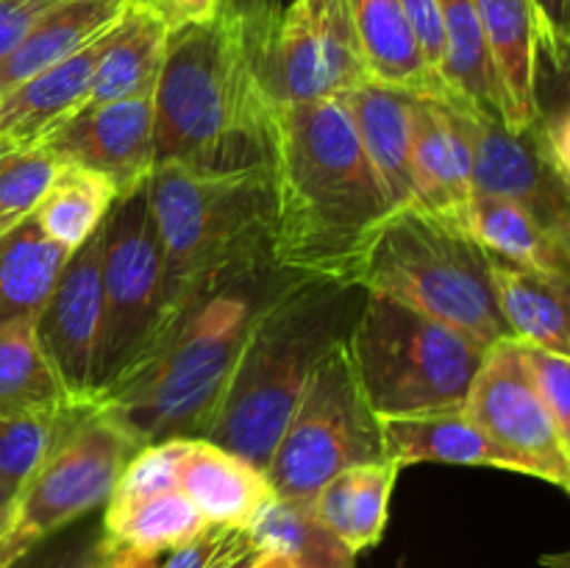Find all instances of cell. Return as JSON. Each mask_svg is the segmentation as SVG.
<instances>
[{
    "label": "cell",
    "mask_w": 570,
    "mask_h": 568,
    "mask_svg": "<svg viewBox=\"0 0 570 568\" xmlns=\"http://www.w3.org/2000/svg\"><path fill=\"white\" fill-rule=\"evenodd\" d=\"M415 204L465 226L473 198V139L468 106L454 98L410 100Z\"/></svg>",
    "instance_id": "16"
},
{
    "label": "cell",
    "mask_w": 570,
    "mask_h": 568,
    "mask_svg": "<svg viewBox=\"0 0 570 568\" xmlns=\"http://www.w3.org/2000/svg\"><path fill=\"white\" fill-rule=\"evenodd\" d=\"M9 521H11V516H6V518H0V540H3V535H6V529H9ZM3 568V566H0Z\"/></svg>",
    "instance_id": "51"
},
{
    "label": "cell",
    "mask_w": 570,
    "mask_h": 568,
    "mask_svg": "<svg viewBox=\"0 0 570 568\" xmlns=\"http://www.w3.org/2000/svg\"><path fill=\"white\" fill-rule=\"evenodd\" d=\"M245 532L256 549L282 551L298 568H354V551L328 532L304 501L273 499Z\"/></svg>",
    "instance_id": "33"
},
{
    "label": "cell",
    "mask_w": 570,
    "mask_h": 568,
    "mask_svg": "<svg viewBox=\"0 0 570 568\" xmlns=\"http://www.w3.org/2000/svg\"><path fill=\"white\" fill-rule=\"evenodd\" d=\"M250 568H298V566H295L287 555H282V551L259 549V555H256L254 566Z\"/></svg>",
    "instance_id": "48"
},
{
    "label": "cell",
    "mask_w": 570,
    "mask_h": 568,
    "mask_svg": "<svg viewBox=\"0 0 570 568\" xmlns=\"http://www.w3.org/2000/svg\"><path fill=\"white\" fill-rule=\"evenodd\" d=\"M465 228L490 256L570 278V251L512 200L473 193Z\"/></svg>",
    "instance_id": "29"
},
{
    "label": "cell",
    "mask_w": 570,
    "mask_h": 568,
    "mask_svg": "<svg viewBox=\"0 0 570 568\" xmlns=\"http://www.w3.org/2000/svg\"><path fill=\"white\" fill-rule=\"evenodd\" d=\"M354 120L356 137L371 161L373 173L382 182L390 206L415 204L412 182V95L382 87L376 81H362L337 95Z\"/></svg>",
    "instance_id": "19"
},
{
    "label": "cell",
    "mask_w": 570,
    "mask_h": 568,
    "mask_svg": "<svg viewBox=\"0 0 570 568\" xmlns=\"http://www.w3.org/2000/svg\"><path fill=\"white\" fill-rule=\"evenodd\" d=\"M276 206L273 267L354 287L367 243L393 212L340 98L267 104Z\"/></svg>",
    "instance_id": "1"
},
{
    "label": "cell",
    "mask_w": 570,
    "mask_h": 568,
    "mask_svg": "<svg viewBox=\"0 0 570 568\" xmlns=\"http://www.w3.org/2000/svg\"><path fill=\"white\" fill-rule=\"evenodd\" d=\"M540 566L546 568H570V549L568 551H554V555L540 557Z\"/></svg>",
    "instance_id": "50"
},
{
    "label": "cell",
    "mask_w": 570,
    "mask_h": 568,
    "mask_svg": "<svg viewBox=\"0 0 570 568\" xmlns=\"http://www.w3.org/2000/svg\"><path fill=\"white\" fill-rule=\"evenodd\" d=\"M267 28L223 6L215 20L170 31L154 92L156 167H271L267 100L254 56Z\"/></svg>",
    "instance_id": "2"
},
{
    "label": "cell",
    "mask_w": 570,
    "mask_h": 568,
    "mask_svg": "<svg viewBox=\"0 0 570 568\" xmlns=\"http://www.w3.org/2000/svg\"><path fill=\"white\" fill-rule=\"evenodd\" d=\"M384 460L382 418L356 379L345 337L334 340L306 376L284 438L267 466L276 499L312 505L317 490L348 468Z\"/></svg>",
    "instance_id": "8"
},
{
    "label": "cell",
    "mask_w": 570,
    "mask_h": 568,
    "mask_svg": "<svg viewBox=\"0 0 570 568\" xmlns=\"http://www.w3.org/2000/svg\"><path fill=\"white\" fill-rule=\"evenodd\" d=\"M100 239L104 323L95 395L137 365L178 317L167 295L165 251L148 184L115 200Z\"/></svg>",
    "instance_id": "9"
},
{
    "label": "cell",
    "mask_w": 570,
    "mask_h": 568,
    "mask_svg": "<svg viewBox=\"0 0 570 568\" xmlns=\"http://www.w3.org/2000/svg\"><path fill=\"white\" fill-rule=\"evenodd\" d=\"M443 11V87L449 98L501 120V89L473 0H440Z\"/></svg>",
    "instance_id": "30"
},
{
    "label": "cell",
    "mask_w": 570,
    "mask_h": 568,
    "mask_svg": "<svg viewBox=\"0 0 570 568\" xmlns=\"http://www.w3.org/2000/svg\"><path fill=\"white\" fill-rule=\"evenodd\" d=\"M106 33L70 59L37 72L0 98V143L37 145L56 126L83 109Z\"/></svg>",
    "instance_id": "21"
},
{
    "label": "cell",
    "mask_w": 570,
    "mask_h": 568,
    "mask_svg": "<svg viewBox=\"0 0 570 568\" xmlns=\"http://www.w3.org/2000/svg\"><path fill=\"white\" fill-rule=\"evenodd\" d=\"M37 337V317L0 326V415H33L70 407Z\"/></svg>",
    "instance_id": "31"
},
{
    "label": "cell",
    "mask_w": 570,
    "mask_h": 568,
    "mask_svg": "<svg viewBox=\"0 0 570 568\" xmlns=\"http://www.w3.org/2000/svg\"><path fill=\"white\" fill-rule=\"evenodd\" d=\"M382 443L384 457L399 462L401 468L415 462H443V466H482L521 473L518 462L473 423L465 407L426 412V415L382 418Z\"/></svg>",
    "instance_id": "23"
},
{
    "label": "cell",
    "mask_w": 570,
    "mask_h": 568,
    "mask_svg": "<svg viewBox=\"0 0 570 568\" xmlns=\"http://www.w3.org/2000/svg\"><path fill=\"white\" fill-rule=\"evenodd\" d=\"M401 466L393 460L362 462L328 479L312 499L317 521L337 535L354 555L382 540L390 518V496Z\"/></svg>",
    "instance_id": "26"
},
{
    "label": "cell",
    "mask_w": 570,
    "mask_h": 568,
    "mask_svg": "<svg viewBox=\"0 0 570 568\" xmlns=\"http://www.w3.org/2000/svg\"><path fill=\"white\" fill-rule=\"evenodd\" d=\"M256 555H259V549H256V543L250 540V535L245 532V529H237V532L232 535V540H228L226 549H223V555L217 557L215 568H250Z\"/></svg>",
    "instance_id": "44"
},
{
    "label": "cell",
    "mask_w": 570,
    "mask_h": 568,
    "mask_svg": "<svg viewBox=\"0 0 570 568\" xmlns=\"http://www.w3.org/2000/svg\"><path fill=\"white\" fill-rule=\"evenodd\" d=\"M495 298L510 337L570 356V278L490 256Z\"/></svg>",
    "instance_id": "24"
},
{
    "label": "cell",
    "mask_w": 570,
    "mask_h": 568,
    "mask_svg": "<svg viewBox=\"0 0 570 568\" xmlns=\"http://www.w3.org/2000/svg\"><path fill=\"white\" fill-rule=\"evenodd\" d=\"M406 20H410L412 31H415L417 42H421L423 53H426L429 65L438 72L443 70V53H445V33H443V11H440V0H401ZM443 81V78H440Z\"/></svg>",
    "instance_id": "40"
},
{
    "label": "cell",
    "mask_w": 570,
    "mask_h": 568,
    "mask_svg": "<svg viewBox=\"0 0 570 568\" xmlns=\"http://www.w3.org/2000/svg\"><path fill=\"white\" fill-rule=\"evenodd\" d=\"M117 200V187L100 173L76 165H59L33 221L53 243L76 251L98 234Z\"/></svg>",
    "instance_id": "32"
},
{
    "label": "cell",
    "mask_w": 570,
    "mask_h": 568,
    "mask_svg": "<svg viewBox=\"0 0 570 568\" xmlns=\"http://www.w3.org/2000/svg\"><path fill=\"white\" fill-rule=\"evenodd\" d=\"M128 6L131 0H59L50 6L26 39L0 61V98L109 33Z\"/></svg>",
    "instance_id": "22"
},
{
    "label": "cell",
    "mask_w": 570,
    "mask_h": 568,
    "mask_svg": "<svg viewBox=\"0 0 570 568\" xmlns=\"http://www.w3.org/2000/svg\"><path fill=\"white\" fill-rule=\"evenodd\" d=\"M523 356L570 460V356L551 354L527 343H523Z\"/></svg>",
    "instance_id": "37"
},
{
    "label": "cell",
    "mask_w": 570,
    "mask_h": 568,
    "mask_svg": "<svg viewBox=\"0 0 570 568\" xmlns=\"http://www.w3.org/2000/svg\"><path fill=\"white\" fill-rule=\"evenodd\" d=\"M70 254L33 217L0 234V326L39 315Z\"/></svg>",
    "instance_id": "28"
},
{
    "label": "cell",
    "mask_w": 570,
    "mask_h": 568,
    "mask_svg": "<svg viewBox=\"0 0 570 568\" xmlns=\"http://www.w3.org/2000/svg\"><path fill=\"white\" fill-rule=\"evenodd\" d=\"M59 0H0V61L26 39L33 22Z\"/></svg>",
    "instance_id": "42"
},
{
    "label": "cell",
    "mask_w": 570,
    "mask_h": 568,
    "mask_svg": "<svg viewBox=\"0 0 570 568\" xmlns=\"http://www.w3.org/2000/svg\"><path fill=\"white\" fill-rule=\"evenodd\" d=\"M167 26L150 11L128 6L122 20L106 33L83 106L154 98L167 50Z\"/></svg>",
    "instance_id": "25"
},
{
    "label": "cell",
    "mask_w": 570,
    "mask_h": 568,
    "mask_svg": "<svg viewBox=\"0 0 570 568\" xmlns=\"http://www.w3.org/2000/svg\"><path fill=\"white\" fill-rule=\"evenodd\" d=\"M343 284L295 276L259 298L232 379L204 440L267 471L317 356L345 334Z\"/></svg>",
    "instance_id": "4"
},
{
    "label": "cell",
    "mask_w": 570,
    "mask_h": 568,
    "mask_svg": "<svg viewBox=\"0 0 570 568\" xmlns=\"http://www.w3.org/2000/svg\"><path fill=\"white\" fill-rule=\"evenodd\" d=\"M351 362L379 418L460 410L488 345L399 298L367 293L348 334Z\"/></svg>",
    "instance_id": "7"
},
{
    "label": "cell",
    "mask_w": 570,
    "mask_h": 568,
    "mask_svg": "<svg viewBox=\"0 0 570 568\" xmlns=\"http://www.w3.org/2000/svg\"><path fill=\"white\" fill-rule=\"evenodd\" d=\"M37 145L59 165L87 167L106 176L120 198L148 184L156 167L154 98L83 106Z\"/></svg>",
    "instance_id": "15"
},
{
    "label": "cell",
    "mask_w": 570,
    "mask_h": 568,
    "mask_svg": "<svg viewBox=\"0 0 570 568\" xmlns=\"http://www.w3.org/2000/svg\"><path fill=\"white\" fill-rule=\"evenodd\" d=\"M131 3L165 22L167 31H178V28L215 20L226 0H131Z\"/></svg>",
    "instance_id": "43"
},
{
    "label": "cell",
    "mask_w": 570,
    "mask_h": 568,
    "mask_svg": "<svg viewBox=\"0 0 570 568\" xmlns=\"http://www.w3.org/2000/svg\"><path fill=\"white\" fill-rule=\"evenodd\" d=\"M501 89V120L527 131L540 117V33L529 0H473Z\"/></svg>",
    "instance_id": "17"
},
{
    "label": "cell",
    "mask_w": 570,
    "mask_h": 568,
    "mask_svg": "<svg viewBox=\"0 0 570 568\" xmlns=\"http://www.w3.org/2000/svg\"><path fill=\"white\" fill-rule=\"evenodd\" d=\"M351 284L404 301L484 345L510 337L488 251L462 223L432 215L417 204L399 206L384 217Z\"/></svg>",
    "instance_id": "6"
},
{
    "label": "cell",
    "mask_w": 570,
    "mask_h": 568,
    "mask_svg": "<svg viewBox=\"0 0 570 568\" xmlns=\"http://www.w3.org/2000/svg\"><path fill=\"white\" fill-rule=\"evenodd\" d=\"M473 139V193L499 195L570 251V184L543 154L534 128L512 131L504 120L468 106Z\"/></svg>",
    "instance_id": "13"
},
{
    "label": "cell",
    "mask_w": 570,
    "mask_h": 568,
    "mask_svg": "<svg viewBox=\"0 0 570 568\" xmlns=\"http://www.w3.org/2000/svg\"><path fill=\"white\" fill-rule=\"evenodd\" d=\"M362 65L371 81L421 98H449L429 65L401 0H348Z\"/></svg>",
    "instance_id": "20"
},
{
    "label": "cell",
    "mask_w": 570,
    "mask_h": 568,
    "mask_svg": "<svg viewBox=\"0 0 570 568\" xmlns=\"http://www.w3.org/2000/svg\"><path fill=\"white\" fill-rule=\"evenodd\" d=\"M56 170L59 161L39 145L0 143V234L33 217Z\"/></svg>",
    "instance_id": "35"
},
{
    "label": "cell",
    "mask_w": 570,
    "mask_h": 568,
    "mask_svg": "<svg viewBox=\"0 0 570 568\" xmlns=\"http://www.w3.org/2000/svg\"><path fill=\"white\" fill-rule=\"evenodd\" d=\"M209 527L212 523L181 490H167L128 505H106L104 535L98 543L109 551L161 557Z\"/></svg>",
    "instance_id": "27"
},
{
    "label": "cell",
    "mask_w": 570,
    "mask_h": 568,
    "mask_svg": "<svg viewBox=\"0 0 570 568\" xmlns=\"http://www.w3.org/2000/svg\"><path fill=\"white\" fill-rule=\"evenodd\" d=\"M148 193L176 315L204 295L273 267L271 167L212 173L159 165L150 173Z\"/></svg>",
    "instance_id": "3"
},
{
    "label": "cell",
    "mask_w": 570,
    "mask_h": 568,
    "mask_svg": "<svg viewBox=\"0 0 570 568\" xmlns=\"http://www.w3.org/2000/svg\"><path fill=\"white\" fill-rule=\"evenodd\" d=\"M14 501H17V490L9 488V484L0 479V518L11 516V510H14Z\"/></svg>",
    "instance_id": "49"
},
{
    "label": "cell",
    "mask_w": 570,
    "mask_h": 568,
    "mask_svg": "<svg viewBox=\"0 0 570 568\" xmlns=\"http://www.w3.org/2000/svg\"><path fill=\"white\" fill-rule=\"evenodd\" d=\"M100 228L76 248L37 315V337L72 404H92L98 382L104 284Z\"/></svg>",
    "instance_id": "14"
},
{
    "label": "cell",
    "mask_w": 570,
    "mask_h": 568,
    "mask_svg": "<svg viewBox=\"0 0 570 568\" xmlns=\"http://www.w3.org/2000/svg\"><path fill=\"white\" fill-rule=\"evenodd\" d=\"M538 17L540 59L551 70H570V0H529Z\"/></svg>",
    "instance_id": "38"
},
{
    "label": "cell",
    "mask_w": 570,
    "mask_h": 568,
    "mask_svg": "<svg viewBox=\"0 0 570 568\" xmlns=\"http://www.w3.org/2000/svg\"><path fill=\"white\" fill-rule=\"evenodd\" d=\"M532 128L534 134H538V143L540 148H543V154L549 156V161L557 167V173L570 184V89L554 109L540 111L538 123H534Z\"/></svg>",
    "instance_id": "39"
},
{
    "label": "cell",
    "mask_w": 570,
    "mask_h": 568,
    "mask_svg": "<svg viewBox=\"0 0 570 568\" xmlns=\"http://www.w3.org/2000/svg\"><path fill=\"white\" fill-rule=\"evenodd\" d=\"M234 532H237V529L215 527V523H212V527L204 529L198 538L187 540V543L178 546V549L167 551V557L156 568H215L217 557L223 555V549H226Z\"/></svg>",
    "instance_id": "41"
},
{
    "label": "cell",
    "mask_w": 570,
    "mask_h": 568,
    "mask_svg": "<svg viewBox=\"0 0 570 568\" xmlns=\"http://www.w3.org/2000/svg\"><path fill=\"white\" fill-rule=\"evenodd\" d=\"M465 412L518 462L521 473L546 479L570 496L568 451L540 399L521 340L501 337L488 345L468 390Z\"/></svg>",
    "instance_id": "12"
},
{
    "label": "cell",
    "mask_w": 570,
    "mask_h": 568,
    "mask_svg": "<svg viewBox=\"0 0 570 568\" xmlns=\"http://www.w3.org/2000/svg\"><path fill=\"white\" fill-rule=\"evenodd\" d=\"M259 301L248 282L189 304L154 349L92 399L139 445L204 438Z\"/></svg>",
    "instance_id": "5"
},
{
    "label": "cell",
    "mask_w": 570,
    "mask_h": 568,
    "mask_svg": "<svg viewBox=\"0 0 570 568\" xmlns=\"http://www.w3.org/2000/svg\"><path fill=\"white\" fill-rule=\"evenodd\" d=\"M178 490L215 527L248 529L276 499L267 473L204 438H189Z\"/></svg>",
    "instance_id": "18"
},
{
    "label": "cell",
    "mask_w": 570,
    "mask_h": 568,
    "mask_svg": "<svg viewBox=\"0 0 570 568\" xmlns=\"http://www.w3.org/2000/svg\"><path fill=\"white\" fill-rule=\"evenodd\" d=\"M98 557V543L92 549H65V551H56V555L42 557L39 562H28V555L22 557L20 562H14L11 568H89V562Z\"/></svg>",
    "instance_id": "45"
},
{
    "label": "cell",
    "mask_w": 570,
    "mask_h": 568,
    "mask_svg": "<svg viewBox=\"0 0 570 568\" xmlns=\"http://www.w3.org/2000/svg\"><path fill=\"white\" fill-rule=\"evenodd\" d=\"M223 6L239 11V14L248 17L250 22H259V26H271L282 14V0H226Z\"/></svg>",
    "instance_id": "46"
},
{
    "label": "cell",
    "mask_w": 570,
    "mask_h": 568,
    "mask_svg": "<svg viewBox=\"0 0 570 568\" xmlns=\"http://www.w3.org/2000/svg\"><path fill=\"white\" fill-rule=\"evenodd\" d=\"M142 445L100 407L83 404L26 488L17 493L0 566L11 568L42 540L104 507Z\"/></svg>",
    "instance_id": "10"
},
{
    "label": "cell",
    "mask_w": 570,
    "mask_h": 568,
    "mask_svg": "<svg viewBox=\"0 0 570 568\" xmlns=\"http://www.w3.org/2000/svg\"><path fill=\"white\" fill-rule=\"evenodd\" d=\"M81 407L70 404L56 412L14 418L0 415V479L20 493Z\"/></svg>",
    "instance_id": "34"
},
{
    "label": "cell",
    "mask_w": 570,
    "mask_h": 568,
    "mask_svg": "<svg viewBox=\"0 0 570 568\" xmlns=\"http://www.w3.org/2000/svg\"><path fill=\"white\" fill-rule=\"evenodd\" d=\"M254 56L271 106L337 98L367 81L348 0H293L256 37Z\"/></svg>",
    "instance_id": "11"
},
{
    "label": "cell",
    "mask_w": 570,
    "mask_h": 568,
    "mask_svg": "<svg viewBox=\"0 0 570 568\" xmlns=\"http://www.w3.org/2000/svg\"><path fill=\"white\" fill-rule=\"evenodd\" d=\"M187 445L189 438H170L139 449L131 457V462L122 468L106 505H128V501L150 499V496L167 493V490H178Z\"/></svg>",
    "instance_id": "36"
},
{
    "label": "cell",
    "mask_w": 570,
    "mask_h": 568,
    "mask_svg": "<svg viewBox=\"0 0 570 568\" xmlns=\"http://www.w3.org/2000/svg\"><path fill=\"white\" fill-rule=\"evenodd\" d=\"M159 557H142L134 555V551H109L100 549L98 543V557L89 562V568H156L159 566Z\"/></svg>",
    "instance_id": "47"
}]
</instances>
